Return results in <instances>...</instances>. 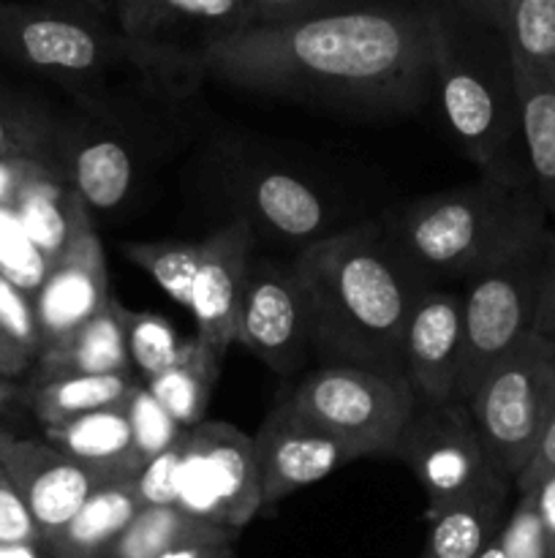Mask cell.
Segmentation results:
<instances>
[{
    "label": "cell",
    "instance_id": "1",
    "mask_svg": "<svg viewBox=\"0 0 555 558\" xmlns=\"http://www.w3.org/2000/svg\"><path fill=\"white\" fill-rule=\"evenodd\" d=\"M194 65L239 90L365 109H411L433 90L422 0L250 25L201 47Z\"/></svg>",
    "mask_w": 555,
    "mask_h": 558
},
{
    "label": "cell",
    "instance_id": "2",
    "mask_svg": "<svg viewBox=\"0 0 555 558\" xmlns=\"http://www.w3.org/2000/svg\"><path fill=\"white\" fill-rule=\"evenodd\" d=\"M324 363L403 374V336L424 283L386 243L379 221L335 229L292 259Z\"/></svg>",
    "mask_w": 555,
    "mask_h": 558
},
{
    "label": "cell",
    "instance_id": "3",
    "mask_svg": "<svg viewBox=\"0 0 555 558\" xmlns=\"http://www.w3.org/2000/svg\"><path fill=\"white\" fill-rule=\"evenodd\" d=\"M547 210L531 185L482 174L462 189L441 191L379 218L386 243L424 283L468 281L547 238Z\"/></svg>",
    "mask_w": 555,
    "mask_h": 558
},
{
    "label": "cell",
    "instance_id": "4",
    "mask_svg": "<svg viewBox=\"0 0 555 558\" xmlns=\"http://www.w3.org/2000/svg\"><path fill=\"white\" fill-rule=\"evenodd\" d=\"M422 5L430 31L433 93L455 142L482 174L531 185L515 65L501 27L471 20L444 0H422Z\"/></svg>",
    "mask_w": 555,
    "mask_h": 558
},
{
    "label": "cell",
    "instance_id": "5",
    "mask_svg": "<svg viewBox=\"0 0 555 558\" xmlns=\"http://www.w3.org/2000/svg\"><path fill=\"white\" fill-rule=\"evenodd\" d=\"M0 58L71 87H92L120 69L158 82L190 80L194 71L158 49L107 25L87 5H52L0 0Z\"/></svg>",
    "mask_w": 555,
    "mask_h": 558
},
{
    "label": "cell",
    "instance_id": "6",
    "mask_svg": "<svg viewBox=\"0 0 555 558\" xmlns=\"http://www.w3.org/2000/svg\"><path fill=\"white\" fill-rule=\"evenodd\" d=\"M281 407L346 441L357 458H392L417 409V392L397 371L324 363L292 387Z\"/></svg>",
    "mask_w": 555,
    "mask_h": 558
},
{
    "label": "cell",
    "instance_id": "7",
    "mask_svg": "<svg viewBox=\"0 0 555 558\" xmlns=\"http://www.w3.org/2000/svg\"><path fill=\"white\" fill-rule=\"evenodd\" d=\"M490 461L515 483L555 409V338L533 330L468 398Z\"/></svg>",
    "mask_w": 555,
    "mask_h": 558
},
{
    "label": "cell",
    "instance_id": "8",
    "mask_svg": "<svg viewBox=\"0 0 555 558\" xmlns=\"http://www.w3.org/2000/svg\"><path fill=\"white\" fill-rule=\"evenodd\" d=\"M544 240L536 248L462 281L457 401H468L484 374L533 332Z\"/></svg>",
    "mask_w": 555,
    "mask_h": 558
},
{
    "label": "cell",
    "instance_id": "9",
    "mask_svg": "<svg viewBox=\"0 0 555 558\" xmlns=\"http://www.w3.org/2000/svg\"><path fill=\"white\" fill-rule=\"evenodd\" d=\"M177 507L239 532L261 505L254 436L221 420H201L180 439Z\"/></svg>",
    "mask_w": 555,
    "mask_h": 558
},
{
    "label": "cell",
    "instance_id": "10",
    "mask_svg": "<svg viewBox=\"0 0 555 558\" xmlns=\"http://www.w3.org/2000/svg\"><path fill=\"white\" fill-rule=\"evenodd\" d=\"M428 496V515L482 483L495 466L466 401H417L395 452Z\"/></svg>",
    "mask_w": 555,
    "mask_h": 558
},
{
    "label": "cell",
    "instance_id": "11",
    "mask_svg": "<svg viewBox=\"0 0 555 558\" xmlns=\"http://www.w3.org/2000/svg\"><path fill=\"white\" fill-rule=\"evenodd\" d=\"M237 343L275 374H294L313 352L308 305L292 262L250 256L237 311Z\"/></svg>",
    "mask_w": 555,
    "mask_h": 558
},
{
    "label": "cell",
    "instance_id": "12",
    "mask_svg": "<svg viewBox=\"0 0 555 558\" xmlns=\"http://www.w3.org/2000/svg\"><path fill=\"white\" fill-rule=\"evenodd\" d=\"M109 300L112 292H109L103 245L92 227V213L87 210L85 199L76 196L69 243L49 262L47 276L33 294L38 327H41V352L69 338Z\"/></svg>",
    "mask_w": 555,
    "mask_h": 558
},
{
    "label": "cell",
    "instance_id": "13",
    "mask_svg": "<svg viewBox=\"0 0 555 558\" xmlns=\"http://www.w3.org/2000/svg\"><path fill=\"white\" fill-rule=\"evenodd\" d=\"M0 461L20 490L44 545L74 518L98 485L112 480L52 441L22 439L5 428H0Z\"/></svg>",
    "mask_w": 555,
    "mask_h": 558
},
{
    "label": "cell",
    "instance_id": "14",
    "mask_svg": "<svg viewBox=\"0 0 555 558\" xmlns=\"http://www.w3.org/2000/svg\"><path fill=\"white\" fill-rule=\"evenodd\" d=\"M114 25L194 74L196 52L210 41L256 25L248 0H112Z\"/></svg>",
    "mask_w": 555,
    "mask_h": 558
},
{
    "label": "cell",
    "instance_id": "15",
    "mask_svg": "<svg viewBox=\"0 0 555 558\" xmlns=\"http://www.w3.org/2000/svg\"><path fill=\"white\" fill-rule=\"evenodd\" d=\"M254 240V229L243 218H232L201 240L188 314L196 322V341L221 365L229 347L237 343V311Z\"/></svg>",
    "mask_w": 555,
    "mask_h": 558
},
{
    "label": "cell",
    "instance_id": "16",
    "mask_svg": "<svg viewBox=\"0 0 555 558\" xmlns=\"http://www.w3.org/2000/svg\"><path fill=\"white\" fill-rule=\"evenodd\" d=\"M254 447L264 507L321 483L343 463L357 461V452L346 441L294 417L281 403H275V409L256 430Z\"/></svg>",
    "mask_w": 555,
    "mask_h": 558
},
{
    "label": "cell",
    "instance_id": "17",
    "mask_svg": "<svg viewBox=\"0 0 555 558\" xmlns=\"http://www.w3.org/2000/svg\"><path fill=\"white\" fill-rule=\"evenodd\" d=\"M462 349V292L424 287L403 336V374L417 401H457Z\"/></svg>",
    "mask_w": 555,
    "mask_h": 558
},
{
    "label": "cell",
    "instance_id": "18",
    "mask_svg": "<svg viewBox=\"0 0 555 558\" xmlns=\"http://www.w3.org/2000/svg\"><path fill=\"white\" fill-rule=\"evenodd\" d=\"M232 199L248 227L281 243L308 245L335 232L337 213L326 194L286 169H254L232 183Z\"/></svg>",
    "mask_w": 555,
    "mask_h": 558
},
{
    "label": "cell",
    "instance_id": "19",
    "mask_svg": "<svg viewBox=\"0 0 555 558\" xmlns=\"http://www.w3.org/2000/svg\"><path fill=\"white\" fill-rule=\"evenodd\" d=\"M58 169L90 213H112L136 183L134 147L107 125H60Z\"/></svg>",
    "mask_w": 555,
    "mask_h": 558
},
{
    "label": "cell",
    "instance_id": "20",
    "mask_svg": "<svg viewBox=\"0 0 555 558\" xmlns=\"http://www.w3.org/2000/svg\"><path fill=\"white\" fill-rule=\"evenodd\" d=\"M511 488L515 483L501 469H493L471 490L430 512L422 558H477L498 537Z\"/></svg>",
    "mask_w": 555,
    "mask_h": 558
},
{
    "label": "cell",
    "instance_id": "21",
    "mask_svg": "<svg viewBox=\"0 0 555 558\" xmlns=\"http://www.w3.org/2000/svg\"><path fill=\"white\" fill-rule=\"evenodd\" d=\"M44 434L54 447L112 480L136 477L141 469L134 450L125 401L44 425Z\"/></svg>",
    "mask_w": 555,
    "mask_h": 558
},
{
    "label": "cell",
    "instance_id": "22",
    "mask_svg": "<svg viewBox=\"0 0 555 558\" xmlns=\"http://www.w3.org/2000/svg\"><path fill=\"white\" fill-rule=\"evenodd\" d=\"M71 374H134L125 341V305L114 298L69 338L38 354V381Z\"/></svg>",
    "mask_w": 555,
    "mask_h": 558
},
{
    "label": "cell",
    "instance_id": "23",
    "mask_svg": "<svg viewBox=\"0 0 555 558\" xmlns=\"http://www.w3.org/2000/svg\"><path fill=\"white\" fill-rule=\"evenodd\" d=\"M141 510L134 477L101 483L47 543L52 558H103Z\"/></svg>",
    "mask_w": 555,
    "mask_h": 558
},
{
    "label": "cell",
    "instance_id": "24",
    "mask_svg": "<svg viewBox=\"0 0 555 558\" xmlns=\"http://www.w3.org/2000/svg\"><path fill=\"white\" fill-rule=\"evenodd\" d=\"M515 82L528 174L547 216L555 218V74L515 65Z\"/></svg>",
    "mask_w": 555,
    "mask_h": 558
},
{
    "label": "cell",
    "instance_id": "25",
    "mask_svg": "<svg viewBox=\"0 0 555 558\" xmlns=\"http://www.w3.org/2000/svg\"><path fill=\"white\" fill-rule=\"evenodd\" d=\"M234 537H237L234 529L201 521L180 510L177 505L141 507L103 558H161L169 550L207 543H234Z\"/></svg>",
    "mask_w": 555,
    "mask_h": 558
},
{
    "label": "cell",
    "instance_id": "26",
    "mask_svg": "<svg viewBox=\"0 0 555 558\" xmlns=\"http://www.w3.org/2000/svg\"><path fill=\"white\" fill-rule=\"evenodd\" d=\"M76 196L79 194L71 189L63 172L54 163H44L14 202L22 229L47 262H52L69 243Z\"/></svg>",
    "mask_w": 555,
    "mask_h": 558
},
{
    "label": "cell",
    "instance_id": "27",
    "mask_svg": "<svg viewBox=\"0 0 555 558\" xmlns=\"http://www.w3.org/2000/svg\"><path fill=\"white\" fill-rule=\"evenodd\" d=\"M134 374H71L36 381L30 392L33 414L44 425L92 412V409L114 407L131 396L136 385Z\"/></svg>",
    "mask_w": 555,
    "mask_h": 558
},
{
    "label": "cell",
    "instance_id": "28",
    "mask_svg": "<svg viewBox=\"0 0 555 558\" xmlns=\"http://www.w3.org/2000/svg\"><path fill=\"white\" fill-rule=\"evenodd\" d=\"M218 374H221V363L194 336L185 341L177 363L169 365L145 385L183 428H194L205 420Z\"/></svg>",
    "mask_w": 555,
    "mask_h": 558
},
{
    "label": "cell",
    "instance_id": "29",
    "mask_svg": "<svg viewBox=\"0 0 555 558\" xmlns=\"http://www.w3.org/2000/svg\"><path fill=\"white\" fill-rule=\"evenodd\" d=\"M501 33L517 69L555 74V0H506Z\"/></svg>",
    "mask_w": 555,
    "mask_h": 558
},
{
    "label": "cell",
    "instance_id": "30",
    "mask_svg": "<svg viewBox=\"0 0 555 558\" xmlns=\"http://www.w3.org/2000/svg\"><path fill=\"white\" fill-rule=\"evenodd\" d=\"M199 251L201 243H180V240L123 245L125 259L147 272L183 308H188L190 303V283L199 267Z\"/></svg>",
    "mask_w": 555,
    "mask_h": 558
},
{
    "label": "cell",
    "instance_id": "31",
    "mask_svg": "<svg viewBox=\"0 0 555 558\" xmlns=\"http://www.w3.org/2000/svg\"><path fill=\"white\" fill-rule=\"evenodd\" d=\"M60 123L41 107L0 96V156H27L58 163Z\"/></svg>",
    "mask_w": 555,
    "mask_h": 558
},
{
    "label": "cell",
    "instance_id": "32",
    "mask_svg": "<svg viewBox=\"0 0 555 558\" xmlns=\"http://www.w3.org/2000/svg\"><path fill=\"white\" fill-rule=\"evenodd\" d=\"M125 341L134 371L141 381H150L177 363L188 338H180L177 330L152 311L125 308Z\"/></svg>",
    "mask_w": 555,
    "mask_h": 558
},
{
    "label": "cell",
    "instance_id": "33",
    "mask_svg": "<svg viewBox=\"0 0 555 558\" xmlns=\"http://www.w3.org/2000/svg\"><path fill=\"white\" fill-rule=\"evenodd\" d=\"M125 412H128L134 450L136 456H139L141 466H145L150 458L161 456L163 450L177 445V441L183 439L185 430H188L161 407V401L147 390L145 381H139V385L131 390V396L125 398Z\"/></svg>",
    "mask_w": 555,
    "mask_h": 558
},
{
    "label": "cell",
    "instance_id": "34",
    "mask_svg": "<svg viewBox=\"0 0 555 558\" xmlns=\"http://www.w3.org/2000/svg\"><path fill=\"white\" fill-rule=\"evenodd\" d=\"M49 262L22 229L14 207H0V272L30 294L41 287Z\"/></svg>",
    "mask_w": 555,
    "mask_h": 558
},
{
    "label": "cell",
    "instance_id": "35",
    "mask_svg": "<svg viewBox=\"0 0 555 558\" xmlns=\"http://www.w3.org/2000/svg\"><path fill=\"white\" fill-rule=\"evenodd\" d=\"M0 322H3L11 341L27 357L38 360V354H41V327H38L33 294L22 289L20 283L11 281L9 276H3V272H0Z\"/></svg>",
    "mask_w": 555,
    "mask_h": 558
},
{
    "label": "cell",
    "instance_id": "36",
    "mask_svg": "<svg viewBox=\"0 0 555 558\" xmlns=\"http://www.w3.org/2000/svg\"><path fill=\"white\" fill-rule=\"evenodd\" d=\"M498 539L504 545L506 558H547L533 490H520L517 494V505L506 515Z\"/></svg>",
    "mask_w": 555,
    "mask_h": 558
},
{
    "label": "cell",
    "instance_id": "37",
    "mask_svg": "<svg viewBox=\"0 0 555 558\" xmlns=\"http://www.w3.org/2000/svg\"><path fill=\"white\" fill-rule=\"evenodd\" d=\"M177 469H180V441L150 458L134 477L136 496L141 507L177 505Z\"/></svg>",
    "mask_w": 555,
    "mask_h": 558
},
{
    "label": "cell",
    "instance_id": "38",
    "mask_svg": "<svg viewBox=\"0 0 555 558\" xmlns=\"http://www.w3.org/2000/svg\"><path fill=\"white\" fill-rule=\"evenodd\" d=\"M0 545H44L3 461H0Z\"/></svg>",
    "mask_w": 555,
    "mask_h": 558
},
{
    "label": "cell",
    "instance_id": "39",
    "mask_svg": "<svg viewBox=\"0 0 555 558\" xmlns=\"http://www.w3.org/2000/svg\"><path fill=\"white\" fill-rule=\"evenodd\" d=\"M365 3H373V0H248L256 25H278V22L308 20V16L357 9V5Z\"/></svg>",
    "mask_w": 555,
    "mask_h": 558
},
{
    "label": "cell",
    "instance_id": "40",
    "mask_svg": "<svg viewBox=\"0 0 555 558\" xmlns=\"http://www.w3.org/2000/svg\"><path fill=\"white\" fill-rule=\"evenodd\" d=\"M533 330L555 338V232H547V240H544Z\"/></svg>",
    "mask_w": 555,
    "mask_h": 558
},
{
    "label": "cell",
    "instance_id": "41",
    "mask_svg": "<svg viewBox=\"0 0 555 558\" xmlns=\"http://www.w3.org/2000/svg\"><path fill=\"white\" fill-rule=\"evenodd\" d=\"M41 158L27 156H0V207H14L22 189L30 183L33 174L44 167ZM58 167V163H54Z\"/></svg>",
    "mask_w": 555,
    "mask_h": 558
},
{
    "label": "cell",
    "instance_id": "42",
    "mask_svg": "<svg viewBox=\"0 0 555 558\" xmlns=\"http://www.w3.org/2000/svg\"><path fill=\"white\" fill-rule=\"evenodd\" d=\"M547 474H555V409H553V414H550L547 425H544L542 439H539L531 461H528L526 469L517 474L515 490L520 494V490L533 488V485H536L539 480L547 477Z\"/></svg>",
    "mask_w": 555,
    "mask_h": 558
},
{
    "label": "cell",
    "instance_id": "43",
    "mask_svg": "<svg viewBox=\"0 0 555 558\" xmlns=\"http://www.w3.org/2000/svg\"><path fill=\"white\" fill-rule=\"evenodd\" d=\"M528 490H533V499H536V512L539 523H542L547 558H555V474H547V477L539 480Z\"/></svg>",
    "mask_w": 555,
    "mask_h": 558
},
{
    "label": "cell",
    "instance_id": "44",
    "mask_svg": "<svg viewBox=\"0 0 555 558\" xmlns=\"http://www.w3.org/2000/svg\"><path fill=\"white\" fill-rule=\"evenodd\" d=\"M452 9L462 11L466 16L479 22H488V25L501 27V14H504L506 0H444Z\"/></svg>",
    "mask_w": 555,
    "mask_h": 558
},
{
    "label": "cell",
    "instance_id": "45",
    "mask_svg": "<svg viewBox=\"0 0 555 558\" xmlns=\"http://www.w3.org/2000/svg\"><path fill=\"white\" fill-rule=\"evenodd\" d=\"M33 363V357H27L20 347L9 338L3 322H0V376L11 379V376L25 374L27 365Z\"/></svg>",
    "mask_w": 555,
    "mask_h": 558
},
{
    "label": "cell",
    "instance_id": "46",
    "mask_svg": "<svg viewBox=\"0 0 555 558\" xmlns=\"http://www.w3.org/2000/svg\"><path fill=\"white\" fill-rule=\"evenodd\" d=\"M161 558H234L232 543H207V545H188V548L169 550Z\"/></svg>",
    "mask_w": 555,
    "mask_h": 558
},
{
    "label": "cell",
    "instance_id": "47",
    "mask_svg": "<svg viewBox=\"0 0 555 558\" xmlns=\"http://www.w3.org/2000/svg\"><path fill=\"white\" fill-rule=\"evenodd\" d=\"M14 392H16V387L11 385V381L5 379V376H0V409H3L5 403L11 401V398H14Z\"/></svg>",
    "mask_w": 555,
    "mask_h": 558
},
{
    "label": "cell",
    "instance_id": "48",
    "mask_svg": "<svg viewBox=\"0 0 555 558\" xmlns=\"http://www.w3.org/2000/svg\"><path fill=\"white\" fill-rule=\"evenodd\" d=\"M477 558H506V554H504V545H501V539L495 537L493 543H490L488 548H484L482 554H479Z\"/></svg>",
    "mask_w": 555,
    "mask_h": 558
},
{
    "label": "cell",
    "instance_id": "49",
    "mask_svg": "<svg viewBox=\"0 0 555 558\" xmlns=\"http://www.w3.org/2000/svg\"><path fill=\"white\" fill-rule=\"evenodd\" d=\"M76 3L87 5V9H96V11H101L103 5H112V0H76Z\"/></svg>",
    "mask_w": 555,
    "mask_h": 558
}]
</instances>
